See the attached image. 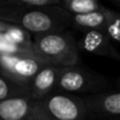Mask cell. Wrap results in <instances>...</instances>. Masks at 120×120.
I'll return each mask as SVG.
<instances>
[{"instance_id": "cell-1", "label": "cell", "mask_w": 120, "mask_h": 120, "mask_svg": "<svg viewBox=\"0 0 120 120\" xmlns=\"http://www.w3.org/2000/svg\"><path fill=\"white\" fill-rule=\"evenodd\" d=\"M2 21L18 25L30 34L42 35L63 32L71 24V14L60 5H54L42 8L19 10L8 15Z\"/></svg>"}, {"instance_id": "cell-2", "label": "cell", "mask_w": 120, "mask_h": 120, "mask_svg": "<svg viewBox=\"0 0 120 120\" xmlns=\"http://www.w3.org/2000/svg\"><path fill=\"white\" fill-rule=\"evenodd\" d=\"M34 51L39 59L60 68L77 65L78 42L68 32L34 35Z\"/></svg>"}, {"instance_id": "cell-3", "label": "cell", "mask_w": 120, "mask_h": 120, "mask_svg": "<svg viewBox=\"0 0 120 120\" xmlns=\"http://www.w3.org/2000/svg\"><path fill=\"white\" fill-rule=\"evenodd\" d=\"M89 118L83 98L56 92L36 101L30 120H86Z\"/></svg>"}, {"instance_id": "cell-4", "label": "cell", "mask_w": 120, "mask_h": 120, "mask_svg": "<svg viewBox=\"0 0 120 120\" xmlns=\"http://www.w3.org/2000/svg\"><path fill=\"white\" fill-rule=\"evenodd\" d=\"M106 86L108 82L103 77L75 65L61 68L56 92L77 96L81 93L97 94Z\"/></svg>"}, {"instance_id": "cell-5", "label": "cell", "mask_w": 120, "mask_h": 120, "mask_svg": "<svg viewBox=\"0 0 120 120\" xmlns=\"http://www.w3.org/2000/svg\"><path fill=\"white\" fill-rule=\"evenodd\" d=\"M48 62L29 55H0V72L21 84L30 85Z\"/></svg>"}, {"instance_id": "cell-6", "label": "cell", "mask_w": 120, "mask_h": 120, "mask_svg": "<svg viewBox=\"0 0 120 120\" xmlns=\"http://www.w3.org/2000/svg\"><path fill=\"white\" fill-rule=\"evenodd\" d=\"M90 118H120V92L97 93L83 97Z\"/></svg>"}, {"instance_id": "cell-7", "label": "cell", "mask_w": 120, "mask_h": 120, "mask_svg": "<svg viewBox=\"0 0 120 120\" xmlns=\"http://www.w3.org/2000/svg\"><path fill=\"white\" fill-rule=\"evenodd\" d=\"M79 51L120 61V54L105 31H89L78 42Z\"/></svg>"}, {"instance_id": "cell-8", "label": "cell", "mask_w": 120, "mask_h": 120, "mask_svg": "<svg viewBox=\"0 0 120 120\" xmlns=\"http://www.w3.org/2000/svg\"><path fill=\"white\" fill-rule=\"evenodd\" d=\"M60 71V66L48 63L37 73L30 83L31 98L34 101H39L56 93Z\"/></svg>"}, {"instance_id": "cell-9", "label": "cell", "mask_w": 120, "mask_h": 120, "mask_svg": "<svg viewBox=\"0 0 120 120\" xmlns=\"http://www.w3.org/2000/svg\"><path fill=\"white\" fill-rule=\"evenodd\" d=\"M35 103L31 97L0 101V120H30Z\"/></svg>"}, {"instance_id": "cell-10", "label": "cell", "mask_w": 120, "mask_h": 120, "mask_svg": "<svg viewBox=\"0 0 120 120\" xmlns=\"http://www.w3.org/2000/svg\"><path fill=\"white\" fill-rule=\"evenodd\" d=\"M106 11L101 12L90 13L84 15H72L71 14V24L79 30H83L85 32L89 31H104L108 22Z\"/></svg>"}, {"instance_id": "cell-11", "label": "cell", "mask_w": 120, "mask_h": 120, "mask_svg": "<svg viewBox=\"0 0 120 120\" xmlns=\"http://www.w3.org/2000/svg\"><path fill=\"white\" fill-rule=\"evenodd\" d=\"M19 97H31L30 85L21 84L0 72V101Z\"/></svg>"}, {"instance_id": "cell-12", "label": "cell", "mask_w": 120, "mask_h": 120, "mask_svg": "<svg viewBox=\"0 0 120 120\" xmlns=\"http://www.w3.org/2000/svg\"><path fill=\"white\" fill-rule=\"evenodd\" d=\"M60 6L72 15H84L101 12L106 8L96 0H62Z\"/></svg>"}, {"instance_id": "cell-13", "label": "cell", "mask_w": 120, "mask_h": 120, "mask_svg": "<svg viewBox=\"0 0 120 120\" xmlns=\"http://www.w3.org/2000/svg\"><path fill=\"white\" fill-rule=\"evenodd\" d=\"M2 35L8 41L13 42V43L17 44V45H20L22 48L34 51V45H33V41H32L31 34L29 32H26L25 30H23L22 27L18 26V25L11 24L10 23V26L8 27V30Z\"/></svg>"}, {"instance_id": "cell-14", "label": "cell", "mask_w": 120, "mask_h": 120, "mask_svg": "<svg viewBox=\"0 0 120 120\" xmlns=\"http://www.w3.org/2000/svg\"><path fill=\"white\" fill-rule=\"evenodd\" d=\"M106 16H108V22L104 31L112 40L120 42V12L108 8Z\"/></svg>"}, {"instance_id": "cell-15", "label": "cell", "mask_w": 120, "mask_h": 120, "mask_svg": "<svg viewBox=\"0 0 120 120\" xmlns=\"http://www.w3.org/2000/svg\"><path fill=\"white\" fill-rule=\"evenodd\" d=\"M0 55H29V56L37 57L34 51L22 48L8 41L2 34L0 35Z\"/></svg>"}, {"instance_id": "cell-16", "label": "cell", "mask_w": 120, "mask_h": 120, "mask_svg": "<svg viewBox=\"0 0 120 120\" xmlns=\"http://www.w3.org/2000/svg\"><path fill=\"white\" fill-rule=\"evenodd\" d=\"M113 2H114L116 5H118L119 8H120V0H115V1H113Z\"/></svg>"}, {"instance_id": "cell-17", "label": "cell", "mask_w": 120, "mask_h": 120, "mask_svg": "<svg viewBox=\"0 0 120 120\" xmlns=\"http://www.w3.org/2000/svg\"><path fill=\"white\" fill-rule=\"evenodd\" d=\"M106 120H120V118H113V119H106Z\"/></svg>"}, {"instance_id": "cell-18", "label": "cell", "mask_w": 120, "mask_h": 120, "mask_svg": "<svg viewBox=\"0 0 120 120\" xmlns=\"http://www.w3.org/2000/svg\"><path fill=\"white\" fill-rule=\"evenodd\" d=\"M118 86H119V89H120V79H119V81H118Z\"/></svg>"}]
</instances>
